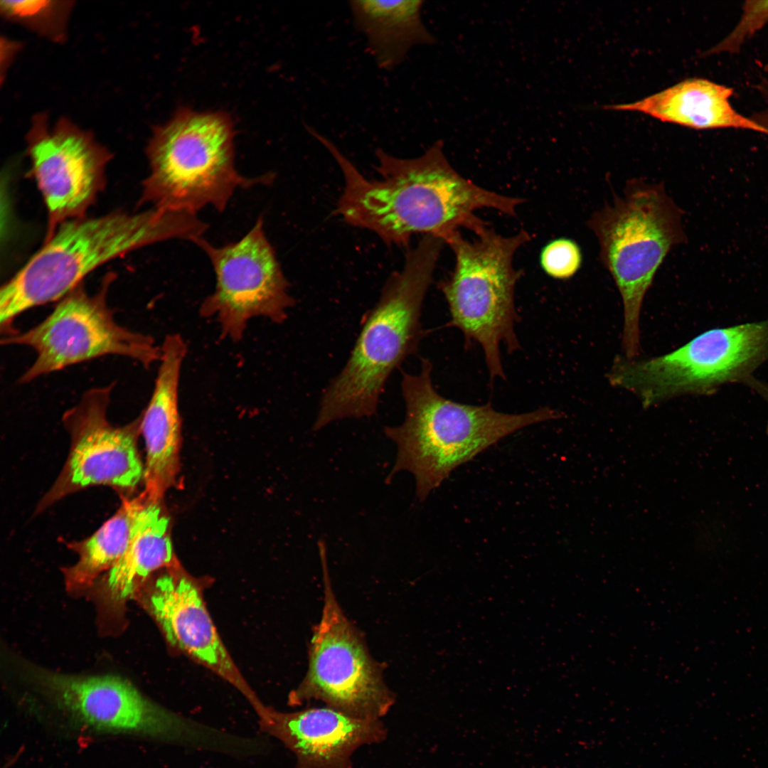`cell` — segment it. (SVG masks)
<instances>
[{"label":"cell","instance_id":"cell-1","mask_svg":"<svg viewBox=\"0 0 768 768\" xmlns=\"http://www.w3.org/2000/svg\"><path fill=\"white\" fill-rule=\"evenodd\" d=\"M309 134L331 154L343 176L337 213L348 224L375 233L388 245L406 246L423 233L448 242L466 228L477 234L486 224L476 217L481 208L516 215L523 200L480 187L450 164L443 142H434L422 155L400 158L376 150V178L369 179L326 137Z\"/></svg>","mask_w":768,"mask_h":768},{"label":"cell","instance_id":"cell-2","mask_svg":"<svg viewBox=\"0 0 768 768\" xmlns=\"http://www.w3.org/2000/svg\"><path fill=\"white\" fill-rule=\"evenodd\" d=\"M208 228L198 214L151 208L114 211L61 223L43 247L0 292V324L13 331L16 316L59 301L98 266L139 248L170 239L193 242Z\"/></svg>","mask_w":768,"mask_h":768},{"label":"cell","instance_id":"cell-3","mask_svg":"<svg viewBox=\"0 0 768 768\" xmlns=\"http://www.w3.org/2000/svg\"><path fill=\"white\" fill-rule=\"evenodd\" d=\"M444 244L425 235L407 251L403 267L388 279L365 316L346 363L324 389L314 430L375 415L388 378L417 352L423 336L422 304Z\"/></svg>","mask_w":768,"mask_h":768},{"label":"cell","instance_id":"cell-4","mask_svg":"<svg viewBox=\"0 0 768 768\" xmlns=\"http://www.w3.org/2000/svg\"><path fill=\"white\" fill-rule=\"evenodd\" d=\"M432 370L430 361L422 358L418 373H402L405 420L399 426L384 428L398 449L388 479L401 471L412 473L420 501L454 469L503 437L528 425L562 417L548 407L508 414L496 411L491 403L471 405L452 401L436 391Z\"/></svg>","mask_w":768,"mask_h":768},{"label":"cell","instance_id":"cell-5","mask_svg":"<svg viewBox=\"0 0 768 768\" xmlns=\"http://www.w3.org/2000/svg\"><path fill=\"white\" fill-rule=\"evenodd\" d=\"M233 138L227 114L179 110L156 128L148 144L150 171L142 203L195 214L206 206L223 212L240 188L272 182V174L247 177L238 172Z\"/></svg>","mask_w":768,"mask_h":768},{"label":"cell","instance_id":"cell-6","mask_svg":"<svg viewBox=\"0 0 768 768\" xmlns=\"http://www.w3.org/2000/svg\"><path fill=\"white\" fill-rule=\"evenodd\" d=\"M682 215L663 183L632 178L622 196L615 195L587 221L597 238L599 260L622 299V343L628 358L639 352L644 298L667 255L686 240Z\"/></svg>","mask_w":768,"mask_h":768},{"label":"cell","instance_id":"cell-7","mask_svg":"<svg viewBox=\"0 0 768 768\" xmlns=\"http://www.w3.org/2000/svg\"><path fill=\"white\" fill-rule=\"evenodd\" d=\"M475 235L470 241L458 232L448 241L454 267L439 288L449 306V326L462 332L466 347L479 344L491 380L504 379L501 345L509 353L520 347L514 292L521 273L513 258L530 237L524 230L503 236L488 226Z\"/></svg>","mask_w":768,"mask_h":768},{"label":"cell","instance_id":"cell-8","mask_svg":"<svg viewBox=\"0 0 768 768\" xmlns=\"http://www.w3.org/2000/svg\"><path fill=\"white\" fill-rule=\"evenodd\" d=\"M767 361L768 319L708 330L658 357L620 356L608 378L648 408L681 395H711L727 383H745Z\"/></svg>","mask_w":768,"mask_h":768},{"label":"cell","instance_id":"cell-9","mask_svg":"<svg viewBox=\"0 0 768 768\" xmlns=\"http://www.w3.org/2000/svg\"><path fill=\"white\" fill-rule=\"evenodd\" d=\"M30 678L56 707L85 729L129 735L226 753L231 733L171 711L113 676L78 677L33 670Z\"/></svg>","mask_w":768,"mask_h":768},{"label":"cell","instance_id":"cell-10","mask_svg":"<svg viewBox=\"0 0 768 768\" xmlns=\"http://www.w3.org/2000/svg\"><path fill=\"white\" fill-rule=\"evenodd\" d=\"M110 279L92 295L80 284L59 300L40 324L1 338V344L26 346L36 352V359L21 375L20 383L107 355L132 358L146 368L160 361L161 346L151 336L115 320L107 302Z\"/></svg>","mask_w":768,"mask_h":768},{"label":"cell","instance_id":"cell-11","mask_svg":"<svg viewBox=\"0 0 768 768\" xmlns=\"http://www.w3.org/2000/svg\"><path fill=\"white\" fill-rule=\"evenodd\" d=\"M319 547L322 613L309 643L306 676L290 695V702L319 700L353 717L378 719L393 705L394 696L383 681L381 666L341 609L331 587L325 545Z\"/></svg>","mask_w":768,"mask_h":768},{"label":"cell","instance_id":"cell-12","mask_svg":"<svg viewBox=\"0 0 768 768\" xmlns=\"http://www.w3.org/2000/svg\"><path fill=\"white\" fill-rule=\"evenodd\" d=\"M114 387L112 383L89 389L63 414V422L70 437V451L36 513L89 486H108L126 498L144 481V465L138 450L142 417L122 426L111 424L107 410Z\"/></svg>","mask_w":768,"mask_h":768},{"label":"cell","instance_id":"cell-13","mask_svg":"<svg viewBox=\"0 0 768 768\" xmlns=\"http://www.w3.org/2000/svg\"><path fill=\"white\" fill-rule=\"evenodd\" d=\"M193 242L206 254L215 275V289L200 312L216 319L223 337L239 341L255 317L279 324L287 319L295 301L266 236L262 216L236 242L215 246L201 237Z\"/></svg>","mask_w":768,"mask_h":768},{"label":"cell","instance_id":"cell-14","mask_svg":"<svg viewBox=\"0 0 768 768\" xmlns=\"http://www.w3.org/2000/svg\"><path fill=\"white\" fill-rule=\"evenodd\" d=\"M27 144L48 210V240L61 223L85 215L103 187L110 154L67 119L50 129L45 114L34 117Z\"/></svg>","mask_w":768,"mask_h":768},{"label":"cell","instance_id":"cell-15","mask_svg":"<svg viewBox=\"0 0 768 768\" xmlns=\"http://www.w3.org/2000/svg\"><path fill=\"white\" fill-rule=\"evenodd\" d=\"M149 606L171 644L235 686L257 715L266 710L235 666L192 580L172 572L161 575L151 589Z\"/></svg>","mask_w":768,"mask_h":768},{"label":"cell","instance_id":"cell-16","mask_svg":"<svg viewBox=\"0 0 768 768\" xmlns=\"http://www.w3.org/2000/svg\"><path fill=\"white\" fill-rule=\"evenodd\" d=\"M259 723L262 731L294 753L298 768H349L357 748L385 735L378 719L353 717L327 706L292 713L269 708Z\"/></svg>","mask_w":768,"mask_h":768},{"label":"cell","instance_id":"cell-17","mask_svg":"<svg viewBox=\"0 0 768 768\" xmlns=\"http://www.w3.org/2000/svg\"><path fill=\"white\" fill-rule=\"evenodd\" d=\"M161 350L153 392L141 415V434L146 452L144 491L156 501L163 500L175 484L180 469L178 385L186 345L181 336L174 334L165 337Z\"/></svg>","mask_w":768,"mask_h":768},{"label":"cell","instance_id":"cell-18","mask_svg":"<svg viewBox=\"0 0 768 768\" xmlns=\"http://www.w3.org/2000/svg\"><path fill=\"white\" fill-rule=\"evenodd\" d=\"M732 90L702 78L681 81L644 99L605 106L607 110L643 113L666 122L697 129L735 128L768 135L752 119L730 105Z\"/></svg>","mask_w":768,"mask_h":768},{"label":"cell","instance_id":"cell-19","mask_svg":"<svg viewBox=\"0 0 768 768\" xmlns=\"http://www.w3.org/2000/svg\"><path fill=\"white\" fill-rule=\"evenodd\" d=\"M420 0H356L348 2L356 29L383 70L401 64L415 46L432 45L434 36L425 26Z\"/></svg>","mask_w":768,"mask_h":768},{"label":"cell","instance_id":"cell-20","mask_svg":"<svg viewBox=\"0 0 768 768\" xmlns=\"http://www.w3.org/2000/svg\"><path fill=\"white\" fill-rule=\"evenodd\" d=\"M170 534L163 500H151L128 548L108 571L105 586L112 600H127L154 572L176 567Z\"/></svg>","mask_w":768,"mask_h":768},{"label":"cell","instance_id":"cell-21","mask_svg":"<svg viewBox=\"0 0 768 768\" xmlns=\"http://www.w3.org/2000/svg\"><path fill=\"white\" fill-rule=\"evenodd\" d=\"M151 501L142 491L126 497L109 520L91 536L73 542L77 562L65 570L67 586L78 590L90 585L103 572L109 571L122 558L135 535Z\"/></svg>","mask_w":768,"mask_h":768},{"label":"cell","instance_id":"cell-22","mask_svg":"<svg viewBox=\"0 0 768 768\" xmlns=\"http://www.w3.org/2000/svg\"><path fill=\"white\" fill-rule=\"evenodd\" d=\"M69 1H1V11L7 19L21 23L56 41L65 35Z\"/></svg>","mask_w":768,"mask_h":768},{"label":"cell","instance_id":"cell-23","mask_svg":"<svg viewBox=\"0 0 768 768\" xmlns=\"http://www.w3.org/2000/svg\"><path fill=\"white\" fill-rule=\"evenodd\" d=\"M582 252L573 240L561 238L548 242L542 250L540 262L542 269L550 277L568 279L580 269Z\"/></svg>","mask_w":768,"mask_h":768},{"label":"cell","instance_id":"cell-24","mask_svg":"<svg viewBox=\"0 0 768 768\" xmlns=\"http://www.w3.org/2000/svg\"><path fill=\"white\" fill-rule=\"evenodd\" d=\"M768 22V1H747L743 14L733 31L709 53H734L739 50L746 39Z\"/></svg>","mask_w":768,"mask_h":768},{"label":"cell","instance_id":"cell-25","mask_svg":"<svg viewBox=\"0 0 768 768\" xmlns=\"http://www.w3.org/2000/svg\"><path fill=\"white\" fill-rule=\"evenodd\" d=\"M745 384L750 387L755 393H757L765 402L768 404V383L764 381L759 380L754 377H752L747 380Z\"/></svg>","mask_w":768,"mask_h":768},{"label":"cell","instance_id":"cell-26","mask_svg":"<svg viewBox=\"0 0 768 768\" xmlns=\"http://www.w3.org/2000/svg\"><path fill=\"white\" fill-rule=\"evenodd\" d=\"M754 119L768 131V110L755 114Z\"/></svg>","mask_w":768,"mask_h":768},{"label":"cell","instance_id":"cell-27","mask_svg":"<svg viewBox=\"0 0 768 768\" xmlns=\"http://www.w3.org/2000/svg\"><path fill=\"white\" fill-rule=\"evenodd\" d=\"M767 73V77L764 78L762 82L757 85V90L762 94V95L768 100V66L765 68Z\"/></svg>","mask_w":768,"mask_h":768}]
</instances>
